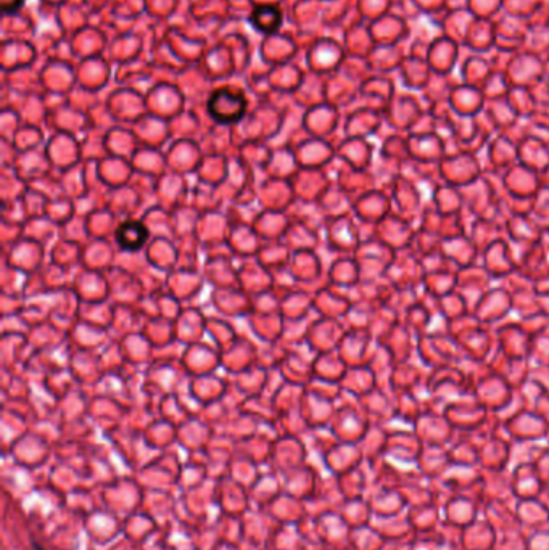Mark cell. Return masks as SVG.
I'll list each match as a JSON object with an SVG mask.
<instances>
[{"label":"cell","instance_id":"cell-1","mask_svg":"<svg viewBox=\"0 0 549 550\" xmlns=\"http://www.w3.org/2000/svg\"><path fill=\"white\" fill-rule=\"evenodd\" d=\"M247 111V98L242 92L229 87L218 88L208 100V113L219 124H233L241 121Z\"/></svg>","mask_w":549,"mask_h":550},{"label":"cell","instance_id":"cell-2","mask_svg":"<svg viewBox=\"0 0 549 550\" xmlns=\"http://www.w3.org/2000/svg\"><path fill=\"white\" fill-rule=\"evenodd\" d=\"M115 237L116 243L121 246L123 250L137 251L147 243L150 232L147 227L142 223H138V220H126V223L118 225Z\"/></svg>","mask_w":549,"mask_h":550},{"label":"cell","instance_id":"cell-3","mask_svg":"<svg viewBox=\"0 0 549 550\" xmlns=\"http://www.w3.org/2000/svg\"><path fill=\"white\" fill-rule=\"evenodd\" d=\"M251 24L263 34H274L282 24V11L276 5H258L251 14Z\"/></svg>","mask_w":549,"mask_h":550},{"label":"cell","instance_id":"cell-4","mask_svg":"<svg viewBox=\"0 0 549 550\" xmlns=\"http://www.w3.org/2000/svg\"><path fill=\"white\" fill-rule=\"evenodd\" d=\"M21 2L23 0H0V7H2L5 14H11V11L20 7Z\"/></svg>","mask_w":549,"mask_h":550},{"label":"cell","instance_id":"cell-5","mask_svg":"<svg viewBox=\"0 0 549 550\" xmlns=\"http://www.w3.org/2000/svg\"><path fill=\"white\" fill-rule=\"evenodd\" d=\"M33 547H34V550H46V549L41 546V544H37L36 541H33Z\"/></svg>","mask_w":549,"mask_h":550}]
</instances>
